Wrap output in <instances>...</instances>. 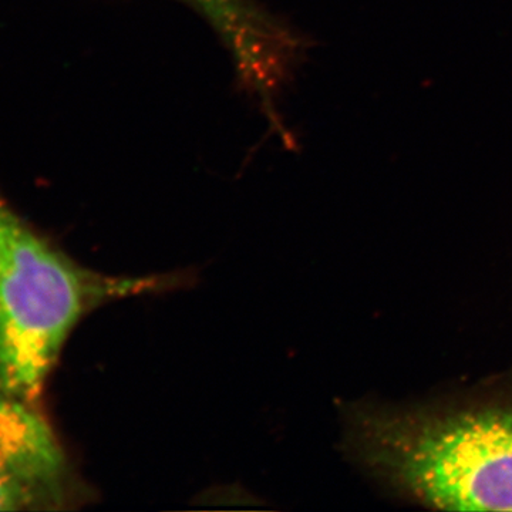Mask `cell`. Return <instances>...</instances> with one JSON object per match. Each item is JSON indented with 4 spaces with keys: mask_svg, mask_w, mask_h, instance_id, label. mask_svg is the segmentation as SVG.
<instances>
[{
    "mask_svg": "<svg viewBox=\"0 0 512 512\" xmlns=\"http://www.w3.org/2000/svg\"><path fill=\"white\" fill-rule=\"evenodd\" d=\"M73 261L0 194V390L40 404L70 333L93 309L161 288Z\"/></svg>",
    "mask_w": 512,
    "mask_h": 512,
    "instance_id": "2",
    "label": "cell"
},
{
    "mask_svg": "<svg viewBox=\"0 0 512 512\" xmlns=\"http://www.w3.org/2000/svg\"><path fill=\"white\" fill-rule=\"evenodd\" d=\"M204 13L234 55L239 72L262 97L282 82L295 42L248 0H185Z\"/></svg>",
    "mask_w": 512,
    "mask_h": 512,
    "instance_id": "4",
    "label": "cell"
},
{
    "mask_svg": "<svg viewBox=\"0 0 512 512\" xmlns=\"http://www.w3.org/2000/svg\"><path fill=\"white\" fill-rule=\"evenodd\" d=\"M89 500L40 404L0 390V511H63Z\"/></svg>",
    "mask_w": 512,
    "mask_h": 512,
    "instance_id": "3",
    "label": "cell"
},
{
    "mask_svg": "<svg viewBox=\"0 0 512 512\" xmlns=\"http://www.w3.org/2000/svg\"><path fill=\"white\" fill-rule=\"evenodd\" d=\"M346 444L366 473L423 507L512 511V390L416 406L360 404Z\"/></svg>",
    "mask_w": 512,
    "mask_h": 512,
    "instance_id": "1",
    "label": "cell"
}]
</instances>
